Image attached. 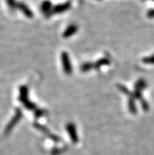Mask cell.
<instances>
[{
    "instance_id": "1",
    "label": "cell",
    "mask_w": 154,
    "mask_h": 155,
    "mask_svg": "<svg viewBox=\"0 0 154 155\" xmlns=\"http://www.w3.org/2000/svg\"><path fill=\"white\" fill-rule=\"evenodd\" d=\"M19 100L27 110L35 111L37 109L36 105L28 99V87L27 86H21L19 89Z\"/></svg>"
},
{
    "instance_id": "2",
    "label": "cell",
    "mask_w": 154,
    "mask_h": 155,
    "mask_svg": "<svg viewBox=\"0 0 154 155\" xmlns=\"http://www.w3.org/2000/svg\"><path fill=\"white\" fill-rule=\"evenodd\" d=\"M22 115H23V114H22L21 110H20L19 108L16 109L15 114H14V116L13 117V118L10 120V123L8 124L7 126H6V130H5V133L7 134V133H10V132H11L13 128H14V126L18 124V121L21 119Z\"/></svg>"
},
{
    "instance_id": "3",
    "label": "cell",
    "mask_w": 154,
    "mask_h": 155,
    "mask_svg": "<svg viewBox=\"0 0 154 155\" xmlns=\"http://www.w3.org/2000/svg\"><path fill=\"white\" fill-rule=\"evenodd\" d=\"M34 127H35L36 129L39 130L41 132H43V134H45L47 137L49 138V139H51V140H52L53 141L55 142V143H60V142L61 141V139L60 137L55 136L54 134L51 133V132H50V130L44 125H42V124L35 122V124H34Z\"/></svg>"
},
{
    "instance_id": "4",
    "label": "cell",
    "mask_w": 154,
    "mask_h": 155,
    "mask_svg": "<svg viewBox=\"0 0 154 155\" xmlns=\"http://www.w3.org/2000/svg\"><path fill=\"white\" fill-rule=\"evenodd\" d=\"M61 63H62L63 66V70H64V73L66 75H71L72 73V66L71 64L70 59L68 57V54L67 52L64 51L61 53Z\"/></svg>"
},
{
    "instance_id": "5",
    "label": "cell",
    "mask_w": 154,
    "mask_h": 155,
    "mask_svg": "<svg viewBox=\"0 0 154 155\" xmlns=\"http://www.w3.org/2000/svg\"><path fill=\"white\" fill-rule=\"evenodd\" d=\"M71 7H72V2L71 1H67L64 3L57 4V5L53 6L51 14H52V15L56 14H61V13L68 11Z\"/></svg>"
},
{
    "instance_id": "6",
    "label": "cell",
    "mask_w": 154,
    "mask_h": 155,
    "mask_svg": "<svg viewBox=\"0 0 154 155\" xmlns=\"http://www.w3.org/2000/svg\"><path fill=\"white\" fill-rule=\"evenodd\" d=\"M66 130L67 132L69 135V137H70L72 143H77L79 141V138L78 135H77V132H76V128L75 124H72V123H68V124H67Z\"/></svg>"
},
{
    "instance_id": "7",
    "label": "cell",
    "mask_w": 154,
    "mask_h": 155,
    "mask_svg": "<svg viewBox=\"0 0 154 155\" xmlns=\"http://www.w3.org/2000/svg\"><path fill=\"white\" fill-rule=\"evenodd\" d=\"M53 4L51 1L50 0H44L41 4V10L43 14H44L45 18H48L52 16V9H53Z\"/></svg>"
},
{
    "instance_id": "8",
    "label": "cell",
    "mask_w": 154,
    "mask_h": 155,
    "mask_svg": "<svg viewBox=\"0 0 154 155\" xmlns=\"http://www.w3.org/2000/svg\"><path fill=\"white\" fill-rule=\"evenodd\" d=\"M18 9L22 12L24 15L25 16L26 18H33V13L31 10L28 6L26 5L25 2H20L18 3Z\"/></svg>"
},
{
    "instance_id": "9",
    "label": "cell",
    "mask_w": 154,
    "mask_h": 155,
    "mask_svg": "<svg viewBox=\"0 0 154 155\" xmlns=\"http://www.w3.org/2000/svg\"><path fill=\"white\" fill-rule=\"evenodd\" d=\"M77 31H78V26L74 25V24L70 25L68 26V28L65 29V31L63 32V37L64 38L71 37V36L74 35Z\"/></svg>"
},
{
    "instance_id": "10",
    "label": "cell",
    "mask_w": 154,
    "mask_h": 155,
    "mask_svg": "<svg viewBox=\"0 0 154 155\" xmlns=\"http://www.w3.org/2000/svg\"><path fill=\"white\" fill-rule=\"evenodd\" d=\"M110 64V59L108 58H103L99 59L98 61H96L94 63V69H100V68H102L104 65H107Z\"/></svg>"
},
{
    "instance_id": "11",
    "label": "cell",
    "mask_w": 154,
    "mask_h": 155,
    "mask_svg": "<svg viewBox=\"0 0 154 155\" xmlns=\"http://www.w3.org/2000/svg\"><path fill=\"white\" fill-rule=\"evenodd\" d=\"M128 109L130 110V112L132 114H137V107L136 105H135V99L132 97V93H131V96H129Z\"/></svg>"
},
{
    "instance_id": "12",
    "label": "cell",
    "mask_w": 154,
    "mask_h": 155,
    "mask_svg": "<svg viewBox=\"0 0 154 155\" xmlns=\"http://www.w3.org/2000/svg\"><path fill=\"white\" fill-rule=\"evenodd\" d=\"M92 69H94V63L92 62H85L80 66V70L84 73H87Z\"/></svg>"
},
{
    "instance_id": "13",
    "label": "cell",
    "mask_w": 154,
    "mask_h": 155,
    "mask_svg": "<svg viewBox=\"0 0 154 155\" xmlns=\"http://www.w3.org/2000/svg\"><path fill=\"white\" fill-rule=\"evenodd\" d=\"M147 87V83L146 82L145 80L143 79H139V81L135 83V89H140V90L143 91V89H145Z\"/></svg>"
},
{
    "instance_id": "14",
    "label": "cell",
    "mask_w": 154,
    "mask_h": 155,
    "mask_svg": "<svg viewBox=\"0 0 154 155\" xmlns=\"http://www.w3.org/2000/svg\"><path fill=\"white\" fill-rule=\"evenodd\" d=\"M7 6L10 7L11 10H16L18 9V2L16 0H6Z\"/></svg>"
},
{
    "instance_id": "15",
    "label": "cell",
    "mask_w": 154,
    "mask_h": 155,
    "mask_svg": "<svg viewBox=\"0 0 154 155\" xmlns=\"http://www.w3.org/2000/svg\"><path fill=\"white\" fill-rule=\"evenodd\" d=\"M47 114V110H43V109H36V110L34 111V114H35V118H40L43 116L46 115Z\"/></svg>"
},
{
    "instance_id": "16",
    "label": "cell",
    "mask_w": 154,
    "mask_h": 155,
    "mask_svg": "<svg viewBox=\"0 0 154 155\" xmlns=\"http://www.w3.org/2000/svg\"><path fill=\"white\" fill-rule=\"evenodd\" d=\"M66 149H64V147L62 148H54V149L51 150V155H60L61 153H63L64 151H65Z\"/></svg>"
},
{
    "instance_id": "17",
    "label": "cell",
    "mask_w": 154,
    "mask_h": 155,
    "mask_svg": "<svg viewBox=\"0 0 154 155\" xmlns=\"http://www.w3.org/2000/svg\"><path fill=\"white\" fill-rule=\"evenodd\" d=\"M143 61L146 64H154V54L143 58Z\"/></svg>"
},
{
    "instance_id": "18",
    "label": "cell",
    "mask_w": 154,
    "mask_h": 155,
    "mask_svg": "<svg viewBox=\"0 0 154 155\" xmlns=\"http://www.w3.org/2000/svg\"><path fill=\"white\" fill-rule=\"evenodd\" d=\"M141 105H142V107H143V110L144 111H148L149 109V106L148 102H146V100H145L143 98V100H141Z\"/></svg>"
},
{
    "instance_id": "19",
    "label": "cell",
    "mask_w": 154,
    "mask_h": 155,
    "mask_svg": "<svg viewBox=\"0 0 154 155\" xmlns=\"http://www.w3.org/2000/svg\"><path fill=\"white\" fill-rule=\"evenodd\" d=\"M147 16H148L149 18H154V9L153 10H152V9H151V10H149V11L147 12Z\"/></svg>"
},
{
    "instance_id": "20",
    "label": "cell",
    "mask_w": 154,
    "mask_h": 155,
    "mask_svg": "<svg viewBox=\"0 0 154 155\" xmlns=\"http://www.w3.org/2000/svg\"><path fill=\"white\" fill-rule=\"evenodd\" d=\"M153 1H154V0H153Z\"/></svg>"
},
{
    "instance_id": "21",
    "label": "cell",
    "mask_w": 154,
    "mask_h": 155,
    "mask_svg": "<svg viewBox=\"0 0 154 155\" xmlns=\"http://www.w3.org/2000/svg\"><path fill=\"white\" fill-rule=\"evenodd\" d=\"M99 1H100V0H99Z\"/></svg>"
}]
</instances>
